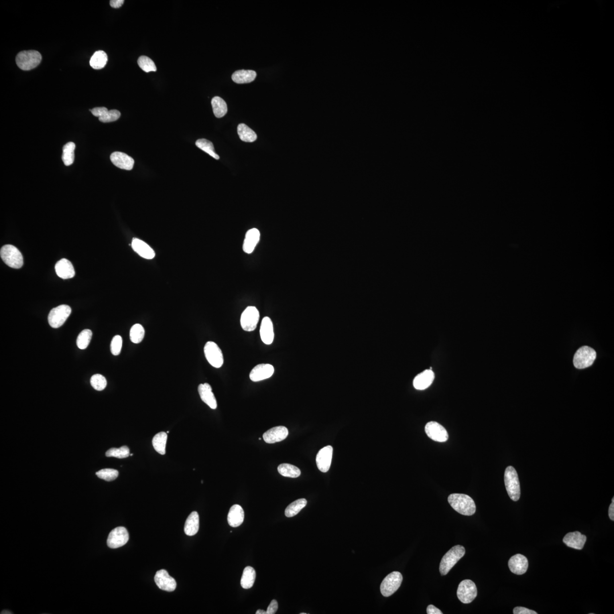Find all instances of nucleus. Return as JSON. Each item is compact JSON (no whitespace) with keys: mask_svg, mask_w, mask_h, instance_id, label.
<instances>
[{"mask_svg":"<svg viewBox=\"0 0 614 614\" xmlns=\"http://www.w3.org/2000/svg\"><path fill=\"white\" fill-rule=\"evenodd\" d=\"M255 614H266V612L264 611V610H257V612H256Z\"/></svg>","mask_w":614,"mask_h":614,"instance_id":"52","label":"nucleus"},{"mask_svg":"<svg viewBox=\"0 0 614 614\" xmlns=\"http://www.w3.org/2000/svg\"><path fill=\"white\" fill-rule=\"evenodd\" d=\"M196 147L208 154L214 158L219 160L220 156L216 153L214 144L206 139H199L196 142Z\"/></svg>","mask_w":614,"mask_h":614,"instance_id":"39","label":"nucleus"},{"mask_svg":"<svg viewBox=\"0 0 614 614\" xmlns=\"http://www.w3.org/2000/svg\"><path fill=\"white\" fill-rule=\"evenodd\" d=\"M198 391L203 402L206 403L211 408L215 409L218 407L214 393L210 384H200L198 387Z\"/></svg>","mask_w":614,"mask_h":614,"instance_id":"23","label":"nucleus"},{"mask_svg":"<svg viewBox=\"0 0 614 614\" xmlns=\"http://www.w3.org/2000/svg\"><path fill=\"white\" fill-rule=\"evenodd\" d=\"M257 73L253 70H238L232 75V80L237 84L249 83L255 80Z\"/></svg>","mask_w":614,"mask_h":614,"instance_id":"30","label":"nucleus"},{"mask_svg":"<svg viewBox=\"0 0 614 614\" xmlns=\"http://www.w3.org/2000/svg\"><path fill=\"white\" fill-rule=\"evenodd\" d=\"M435 379V374L432 369L426 370L417 376L413 382L414 387L423 390L430 387Z\"/></svg>","mask_w":614,"mask_h":614,"instance_id":"22","label":"nucleus"},{"mask_svg":"<svg viewBox=\"0 0 614 614\" xmlns=\"http://www.w3.org/2000/svg\"><path fill=\"white\" fill-rule=\"evenodd\" d=\"M505 483L510 498L514 501H518L521 497L520 482L517 472L514 467L510 466L506 468Z\"/></svg>","mask_w":614,"mask_h":614,"instance_id":"3","label":"nucleus"},{"mask_svg":"<svg viewBox=\"0 0 614 614\" xmlns=\"http://www.w3.org/2000/svg\"><path fill=\"white\" fill-rule=\"evenodd\" d=\"M301 614H306V613H301Z\"/></svg>","mask_w":614,"mask_h":614,"instance_id":"53","label":"nucleus"},{"mask_svg":"<svg viewBox=\"0 0 614 614\" xmlns=\"http://www.w3.org/2000/svg\"><path fill=\"white\" fill-rule=\"evenodd\" d=\"M307 503V500L304 498L299 499L297 501H294L286 508L285 510V515L287 517L291 518L295 517L301 511L304 509Z\"/></svg>","mask_w":614,"mask_h":614,"instance_id":"37","label":"nucleus"},{"mask_svg":"<svg viewBox=\"0 0 614 614\" xmlns=\"http://www.w3.org/2000/svg\"><path fill=\"white\" fill-rule=\"evenodd\" d=\"M138 65L146 73L155 72L156 71V67L154 62L147 56L140 57L138 60Z\"/></svg>","mask_w":614,"mask_h":614,"instance_id":"43","label":"nucleus"},{"mask_svg":"<svg viewBox=\"0 0 614 614\" xmlns=\"http://www.w3.org/2000/svg\"><path fill=\"white\" fill-rule=\"evenodd\" d=\"M107 62V54L103 51H98L90 58L89 64L93 69L100 70L104 68Z\"/></svg>","mask_w":614,"mask_h":614,"instance_id":"33","label":"nucleus"},{"mask_svg":"<svg viewBox=\"0 0 614 614\" xmlns=\"http://www.w3.org/2000/svg\"><path fill=\"white\" fill-rule=\"evenodd\" d=\"M199 530V515L196 511H193L189 515L184 525V533L188 536H194Z\"/></svg>","mask_w":614,"mask_h":614,"instance_id":"29","label":"nucleus"},{"mask_svg":"<svg viewBox=\"0 0 614 614\" xmlns=\"http://www.w3.org/2000/svg\"><path fill=\"white\" fill-rule=\"evenodd\" d=\"M237 132L239 139L246 143H253L257 139V136L254 131L245 124L238 125Z\"/></svg>","mask_w":614,"mask_h":614,"instance_id":"34","label":"nucleus"},{"mask_svg":"<svg viewBox=\"0 0 614 614\" xmlns=\"http://www.w3.org/2000/svg\"><path fill=\"white\" fill-rule=\"evenodd\" d=\"M597 357L595 350L588 346H582L574 354L573 364L578 369H583L592 366Z\"/></svg>","mask_w":614,"mask_h":614,"instance_id":"6","label":"nucleus"},{"mask_svg":"<svg viewBox=\"0 0 614 614\" xmlns=\"http://www.w3.org/2000/svg\"><path fill=\"white\" fill-rule=\"evenodd\" d=\"M274 368L270 364H259L255 367L250 373V379L252 381L259 382L270 378L274 375Z\"/></svg>","mask_w":614,"mask_h":614,"instance_id":"16","label":"nucleus"},{"mask_svg":"<svg viewBox=\"0 0 614 614\" xmlns=\"http://www.w3.org/2000/svg\"><path fill=\"white\" fill-rule=\"evenodd\" d=\"M123 345V338L117 335L113 337L111 344V353L114 356L119 355Z\"/></svg>","mask_w":614,"mask_h":614,"instance_id":"46","label":"nucleus"},{"mask_svg":"<svg viewBox=\"0 0 614 614\" xmlns=\"http://www.w3.org/2000/svg\"><path fill=\"white\" fill-rule=\"evenodd\" d=\"M586 541V537L578 531L570 533L565 535L563 542L566 545L573 549L581 550L583 549Z\"/></svg>","mask_w":614,"mask_h":614,"instance_id":"24","label":"nucleus"},{"mask_svg":"<svg viewBox=\"0 0 614 614\" xmlns=\"http://www.w3.org/2000/svg\"><path fill=\"white\" fill-rule=\"evenodd\" d=\"M111 160L115 166L126 170H132L135 164V160L132 157L119 152L112 154Z\"/></svg>","mask_w":614,"mask_h":614,"instance_id":"20","label":"nucleus"},{"mask_svg":"<svg viewBox=\"0 0 614 614\" xmlns=\"http://www.w3.org/2000/svg\"><path fill=\"white\" fill-rule=\"evenodd\" d=\"M465 554V549L462 545H456L443 556L440 564V572L443 576L447 575L454 566Z\"/></svg>","mask_w":614,"mask_h":614,"instance_id":"2","label":"nucleus"},{"mask_svg":"<svg viewBox=\"0 0 614 614\" xmlns=\"http://www.w3.org/2000/svg\"><path fill=\"white\" fill-rule=\"evenodd\" d=\"M204 354L207 360L212 367L220 368L224 364V357L222 350L214 342L208 341L204 346Z\"/></svg>","mask_w":614,"mask_h":614,"instance_id":"11","label":"nucleus"},{"mask_svg":"<svg viewBox=\"0 0 614 614\" xmlns=\"http://www.w3.org/2000/svg\"><path fill=\"white\" fill-rule=\"evenodd\" d=\"M260 335L263 343L270 345L274 338V327L272 321L269 317L263 318L260 328Z\"/></svg>","mask_w":614,"mask_h":614,"instance_id":"25","label":"nucleus"},{"mask_svg":"<svg viewBox=\"0 0 614 614\" xmlns=\"http://www.w3.org/2000/svg\"><path fill=\"white\" fill-rule=\"evenodd\" d=\"M132 247L134 251L143 258L152 259L155 257V253L152 248L139 238L133 239Z\"/></svg>","mask_w":614,"mask_h":614,"instance_id":"26","label":"nucleus"},{"mask_svg":"<svg viewBox=\"0 0 614 614\" xmlns=\"http://www.w3.org/2000/svg\"><path fill=\"white\" fill-rule=\"evenodd\" d=\"M509 567L512 573L517 574V575H522L526 573L528 569V560L523 555L517 554L510 559Z\"/></svg>","mask_w":614,"mask_h":614,"instance_id":"19","label":"nucleus"},{"mask_svg":"<svg viewBox=\"0 0 614 614\" xmlns=\"http://www.w3.org/2000/svg\"><path fill=\"white\" fill-rule=\"evenodd\" d=\"M56 273L59 277L64 279H68L73 278L76 272L74 266L72 262H70L67 259H62L61 260L58 261L55 267Z\"/></svg>","mask_w":614,"mask_h":614,"instance_id":"27","label":"nucleus"},{"mask_svg":"<svg viewBox=\"0 0 614 614\" xmlns=\"http://www.w3.org/2000/svg\"><path fill=\"white\" fill-rule=\"evenodd\" d=\"M94 116L98 117L99 121L104 123H112L116 121L121 116V113L116 109L108 111L105 107H97L89 109Z\"/></svg>","mask_w":614,"mask_h":614,"instance_id":"18","label":"nucleus"},{"mask_svg":"<svg viewBox=\"0 0 614 614\" xmlns=\"http://www.w3.org/2000/svg\"><path fill=\"white\" fill-rule=\"evenodd\" d=\"M154 581L158 587L164 591L172 592L176 589V581L174 578L169 575L166 570H160L157 572L154 577Z\"/></svg>","mask_w":614,"mask_h":614,"instance_id":"14","label":"nucleus"},{"mask_svg":"<svg viewBox=\"0 0 614 614\" xmlns=\"http://www.w3.org/2000/svg\"><path fill=\"white\" fill-rule=\"evenodd\" d=\"M92 336V332L89 329H85L78 334L77 338V347L80 349H85L88 347L90 340H91Z\"/></svg>","mask_w":614,"mask_h":614,"instance_id":"41","label":"nucleus"},{"mask_svg":"<svg viewBox=\"0 0 614 614\" xmlns=\"http://www.w3.org/2000/svg\"><path fill=\"white\" fill-rule=\"evenodd\" d=\"M259 320V312L255 307L249 306L244 310L241 316V325L243 330L252 332L257 328Z\"/></svg>","mask_w":614,"mask_h":614,"instance_id":"10","label":"nucleus"},{"mask_svg":"<svg viewBox=\"0 0 614 614\" xmlns=\"http://www.w3.org/2000/svg\"><path fill=\"white\" fill-rule=\"evenodd\" d=\"M98 478L104 479L106 481H113L119 476V471L113 469H104L96 473Z\"/></svg>","mask_w":614,"mask_h":614,"instance_id":"44","label":"nucleus"},{"mask_svg":"<svg viewBox=\"0 0 614 614\" xmlns=\"http://www.w3.org/2000/svg\"><path fill=\"white\" fill-rule=\"evenodd\" d=\"M243 510L241 506L234 505L231 506L228 515V522L230 526L237 527L241 526L244 521Z\"/></svg>","mask_w":614,"mask_h":614,"instance_id":"28","label":"nucleus"},{"mask_svg":"<svg viewBox=\"0 0 614 614\" xmlns=\"http://www.w3.org/2000/svg\"><path fill=\"white\" fill-rule=\"evenodd\" d=\"M76 148V144L72 143V142L66 144L63 148L62 158L66 166H69L74 163L75 159L74 152Z\"/></svg>","mask_w":614,"mask_h":614,"instance_id":"38","label":"nucleus"},{"mask_svg":"<svg viewBox=\"0 0 614 614\" xmlns=\"http://www.w3.org/2000/svg\"><path fill=\"white\" fill-rule=\"evenodd\" d=\"M425 431L429 438L435 442L443 443L448 440L449 436L446 428L438 423H428L425 427Z\"/></svg>","mask_w":614,"mask_h":614,"instance_id":"13","label":"nucleus"},{"mask_svg":"<svg viewBox=\"0 0 614 614\" xmlns=\"http://www.w3.org/2000/svg\"><path fill=\"white\" fill-rule=\"evenodd\" d=\"M256 577L255 570L251 566H247L243 570L241 579L242 588L249 589L253 587Z\"/></svg>","mask_w":614,"mask_h":614,"instance_id":"31","label":"nucleus"},{"mask_svg":"<svg viewBox=\"0 0 614 614\" xmlns=\"http://www.w3.org/2000/svg\"><path fill=\"white\" fill-rule=\"evenodd\" d=\"M211 104L214 115L216 117H223L227 113V104L222 98L219 96L214 97L212 98Z\"/></svg>","mask_w":614,"mask_h":614,"instance_id":"35","label":"nucleus"},{"mask_svg":"<svg viewBox=\"0 0 614 614\" xmlns=\"http://www.w3.org/2000/svg\"><path fill=\"white\" fill-rule=\"evenodd\" d=\"M427 613L428 614H442L443 613L440 610L436 608L435 606L430 605L428 606L427 609Z\"/></svg>","mask_w":614,"mask_h":614,"instance_id":"49","label":"nucleus"},{"mask_svg":"<svg viewBox=\"0 0 614 614\" xmlns=\"http://www.w3.org/2000/svg\"><path fill=\"white\" fill-rule=\"evenodd\" d=\"M129 538V533L125 527H117L110 533L107 539V544L111 548H120L127 544Z\"/></svg>","mask_w":614,"mask_h":614,"instance_id":"12","label":"nucleus"},{"mask_svg":"<svg viewBox=\"0 0 614 614\" xmlns=\"http://www.w3.org/2000/svg\"><path fill=\"white\" fill-rule=\"evenodd\" d=\"M448 500L453 509L461 515L471 516L475 513V504L469 495L452 494L449 496Z\"/></svg>","mask_w":614,"mask_h":614,"instance_id":"1","label":"nucleus"},{"mask_svg":"<svg viewBox=\"0 0 614 614\" xmlns=\"http://www.w3.org/2000/svg\"><path fill=\"white\" fill-rule=\"evenodd\" d=\"M72 313V308L68 305H61L51 310L48 320L53 328H58L64 324Z\"/></svg>","mask_w":614,"mask_h":614,"instance_id":"8","label":"nucleus"},{"mask_svg":"<svg viewBox=\"0 0 614 614\" xmlns=\"http://www.w3.org/2000/svg\"><path fill=\"white\" fill-rule=\"evenodd\" d=\"M41 61V54L35 50L21 51L15 58L18 68L24 71H29L37 68Z\"/></svg>","mask_w":614,"mask_h":614,"instance_id":"4","label":"nucleus"},{"mask_svg":"<svg viewBox=\"0 0 614 614\" xmlns=\"http://www.w3.org/2000/svg\"><path fill=\"white\" fill-rule=\"evenodd\" d=\"M403 576L398 572H393L385 577L381 585V592L384 597H388L395 593L400 588Z\"/></svg>","mask_w":614,"mask_h":614,"instance_id":"7","label":"nucleus"},{"mask_svg":"<svg viewBox=\"0 0 614 614\" xmlns=\"http://www.w3.org/2000/svg\"><path fill=\"white\" fill-rule=\"evenodd\" d=\"M0 255L5 264L13 269H19L23 264L22 255L16 247L6 245L0 250Z\"/></svg>","mask_w":614,"mask_h":614,"instance_id":"5","label":"nucleus"},{"mask_svg":"<svg viewBox=\"0 0 614 614\" xmlns=\"http://www.w3.org/2000/svg\"><path fill=\"white\" fill-rule=\"evenodd\" d=\"M124 0H111L110 1V5L113 8H119L124 4Z\"/></svg>","mask_w":614,"mask_h":614,"instance_id":"50","label":"nucleus"},{"mask_svg":"<svg viewBox=\"0 0 614 614\" xmlns=\"http://www.w3.org/2000/svg\"><path fill=\"white\" fill-rule=\"evenodd\" d=\"M167 440V435L164 432H159L154 437L152 442L153 447L160 455L166 454Z\"/></svg>","mask_w":614,"mask_h":614,"instance_id":"32","label":"nucleus"},{"mask_svg":"<svg viewBox=\"0 0 614 614\" xmlns=\"http://www.w3.org/2000/svg\"><path fill=\"white\" fill-rule=\"evenodd\" d=\"M609 515L610 519L612 521H614V498L612 499V503L610 505L609 509Z\"/></svg>","mask_w":614,"mask_h":614,"instance_id":"51","label":"nucleus"},{"mask_svg":"<svg viewBox=\"0 0 614 614\" xmlns=\"http://www.w3.org/2000/svg\"><path fill=\"white\" fill-rule=\"evenodd\" d=\"M133 456V454H131V456Z\"/></svg>","mask_w":614,"mask_h":614,"instance_id":"54","label":"nucleus"},{"mask_svg":"<svg viewBox=\"0 0 614 614\" xmlns=\"http://www.w3.org/2000/svg\"><path fill=\"white\" fill-rule=\"evenodd\" d=\"M260 231L253 228L247 231L243 243V250L247 254H251L260 240Z\"/></svg>","mask_w":614,"mask_h":614,"instance_id":"21","label":"nucleus"},{"mask_svg":"<svg viewBox=\"0 0 614 614\" xmlns=\"http://www.w3.org/2000/svg\"><path fill=\"white\" fill-rule=\"evenodd\" d=\"M514 614H537L536 612L523 607H517L514 609Z\"/></svg>","mask_w":614,"mask_h":614,"instance_id":"47","label":"nucleus"},{"mask_svg":"<svg viewBox=\"0 0 614 614\" xmlns=\"http://www.w3.org/2000/svg\"><path fill=\"white\" fill-rule=\"evenodd\" d=\"M106 456L108 458H116L118 459L127 458L131 455H130V450L128 447L123 446L120 448H111L105 454Z\"/></svg>","mask_w":614,"mask_h":614,"instance_id":"42","label":"nucleus"},{"mask_svg":"<svg viewBox=\"0 0 614 614\" xmlns=\"http://www.w3.org/2000/svg\"><path fill=\"white\" fill-rule=\"evenodd\" d=\"M278 470L279 474L286 477L298 478L301 474V471L298 467L289 463L281 464Z\"/></svg>","mask_w":614,"mask_h":614,"instance_id":"36","label":"nucleus"},{"mask_svg":"<svg viewBox=\"0 0 614 614\" xmlns=\"http://www.w3.org/2000/svg\"><path fill=\"white\" fill-rule=\"evenodd\" d=\"M145 329L140 324L134 325L130 330V338L133 343L139 344L143 340L145 336Z\"/></svg>","mask_w":614,"mask_h":614,"instance_id":"40","label":"nucleus"},{"mask_svg":"<svg viewBox=\"0 0 614 614\" xmlns=\"http://www.w3.org/2000/svg\"><path fill=\"white\" fill-rule=\"evenodd\" d=\"M459 600L463 604H470L477 596V589L474 582L470 580L460 582L457 592Z\"/></svg>","mask_w":614,"mask_h":614,"instance_id":"9","label":"nucleus"},{"mask_svg":"<svg viewBox=\"0 0 614 614\" xmlns=\"http://www.w3.org/2000/svg\"><path fill=\"white\" fill-rule=\"evenodd\" d=\"M333 456V448L326 446L318 452L316 456V464L318 469L322 473L328 471L331 465Z\"/></svg>","mask_w":614,"mask_h":614,"instance_id":"15","label":"nucleus"},{"mask_svg":"<svg viewBox=\"0 0 614 614\" xmlns=\"http://www.w3.org/2000/svg\"><path fill=\"white\" fill-rule=\"evenodd\" d=\"M90 384L96 390L102 391L107 386V381L104 376L101 375H95L91 377Z\"/></svg>","mask_w":614,"mask_h":614,"instance_id":"45","label":"nucleus"},{"mask_svg":"<svg viewBox=\"0 0 614 614\" xmlns=\"http://www.w3.org/2000/svg\"><path fill=\"white\" fill-rule=\"evenodd\" d=\"M288 435V429L285 427L278 426L266 431L263 434V438L266 443L274 444L284 440Z\"/></svg>","mask_w":614,"mask_h":614,"instance_id":"17","label":"nucleus"},{"mask_svg":"<svg viewBox=\"0 0 614 614\" xmlns=\"http://www.w3.org/2000/svg\"><path fill=\"white\" fill-rule=\"evenodd\" d=\"M278 609V604L276 600H273L271 602L270 604L267 608L266 614H274L276 613Z\"/></svg>","mask_w":614,"mask_h":614,"instance_id":"48","label":"nucleus"}]
</instances>
